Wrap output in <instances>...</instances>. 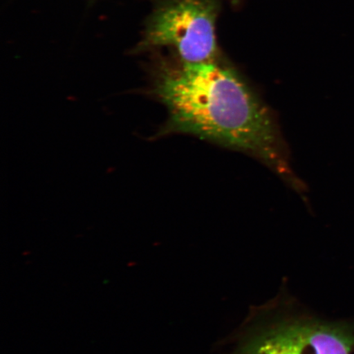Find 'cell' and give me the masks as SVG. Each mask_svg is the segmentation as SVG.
Listing matches in <instances>:
<instances>
[{
    "mask_svg": "<svg viewBox=\"0 0 354 354\" xmlns=\"http://www.w3.org/2000/svg\"><path fill=\"white\" fill-rule=\"evenodd\" d=\"M152 93L167 109L161 135L183 133L250 155L296 189L275 118L236 71L218 59L163 65Z\"/></svg>",
    "mask_w": 354,
    "mask_h": 354,
    "instance_id": "1",
    "label": "cell"
},
{
    "mask_svg": "<svg viewBox=\"0 0 354 354\" xmlns=\"http://www.w3.org/2000/svg\"><path fill=\"white\" fill-rule=\"evenodd\" d=\"M354 331L312 318L272 323L243 344L237 354H352Z\"/></svg>",
    "mask_w": 354,
    "mask_h": 354,
    "instance_id": "3",
    "label": "cell"
},
{
    "mask_svg": "<svg viewBox=\"0 0 354 354\" xmlns=\"http://www.w3.org/2000/svg\"><path fill=\"white\" fill-rule=\"evenodd\" d=\"M219 0H166L145 30L143 48H170L187 63L218 59Z\"/></svg>",
    "mask_w": 354,
    "mask_h": 354,
    "instance_id": "2",
    "label": "cell"
}]
</instances>
